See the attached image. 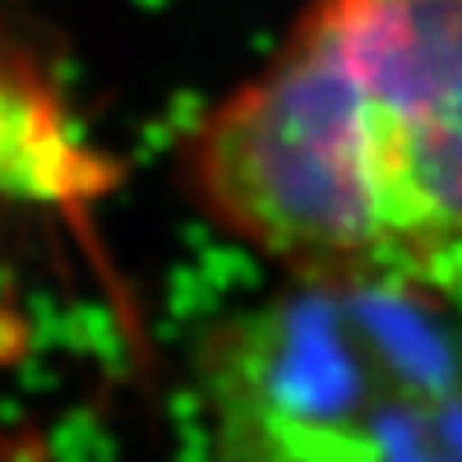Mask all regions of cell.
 I'll use <instances>...</instances> for the list:
<instances>
[{
	"instance_id": "6da1fadb",
	"label": "cell",
	"mask_w": 462,
	"mask_h": 462,
	"mask_svg": "<svg viewBox=\"0 0 462 462\" xmlns=\"http://www.w3.org/2000/svg\"><path fill=\"white\" fill-rule=\"evenodd\" d=\"M179 164L193 204L284 273L462 288V0H310Z\"/></svg>"
},
{
	"instance_id": "7a4b0ae2",
	"label": "cell",
	"mask_w": 462,
	"mask_h": 462,
	"mask_svg": "<svg viewBox=\"0 0 462 462\" xmlns=\"http://www.w3.org/2000/svg\"><path fill=\"white\" fill-rule=\"evenodd\" d=\"M211 462H462V288L284 273L197 342Z\"/></svg>"
},
{
	"instance_id": "3957f363",
	"label": "cell",
	"mask_w": 462,
	"mask_h": 462,
	"mask_svg": "<svg viewBox=\"0 0 462 462\" xmlns=\"http://www.w3.org/2000/svg\"><path fill=\"white\" fill-rule=\"evenodd\" d=\"M0 462H8V444H5V437H0Z\"/></svg>"
}]
</instances>
